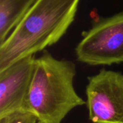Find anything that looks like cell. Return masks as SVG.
<instances>
[{"mask_svg": "<svg viewBox=\"0 0 123 123\" xmlns=\"http://www.w3.org/2000/svg\"><path fill=\"white\" fill-rule=\"evenodd\" d=\"M35 59V56L26 57L0 72V118L26 111Z\"/></svg>", "mask_w": 123, "mask_h": 123, "instance_id": "obj_5", "label": "cell"}, {"mask_svg": "<svg viewBox=\"0 0 123 123\" xmlns=\"http://www.w3.org/2000/svg\"><path fill=\"white\" fill-rule=\"evenodd\" d=\"M0 123H37V120L30 112L19 111L0 118Z\"/></svg>", "mask_w": 123, "mask_h": 123, "instance_id": "obj_7", "label": "cell"}, {"mask_svg": "<svg viewBox=\"0 0 123 123\" xmlns=\"http://www.w3.org/2000/svg\"><path fill=\"white\" fill-rule=\"evenodd\" d=\"M86 104L92 123H123V73L102 69L88 78Z\"/></svg>", "mask_w": 123, "mask_h": 123, "instance_id": "obj_4", "label": "cell"}, {"mask_svg": "<svg viewBox=\"0 0 123 123\" xmlns=\"http://www.w3.org/2000/svg\"><path fill=\"white\" fill-rule=\"evenodd\" d=\"M77 60L92 66L123 62V11L99 20L75 49Z\"/></svg>", "mask_w": 123, "mask_h": 123, "instance_id": "obj_3", "label": "cell"}, {"mask_svg": "<svg viewBox=\"0 0 123 123\" xmlns=\"http://www.w3.org/2000/svg\"><path fill=\"white\" fill-rule=\"evenodd\" d=\"M76 74L72 61L56 59L47 51L36 58L25 109L37 123H61L71 110L86 104L75 90Z\"/></svg>", "mask_w": 123, "mask_h": 123, "instance_id": "obj_2", "label": "cell"}, {"mask_svg": "<svg viewBox=\"0 0 123 123\" xmlns=\"http://www.w3.org/2000/svg\"><path fill=\"white\" fill-rule=\"evenodd\" d=\"M37 0H0V44L20 22Z\"/></svg>", "mask_w": 123, "mask_h": 123, "instance_id": "obj_6", "label": "cell"}, {"mask_svg": "<svg viewBox=\"0 0 123 123\" xmlns=\"http://www.w3.org/2000/svg\"><path fill=\"white\" fill-rule=\"evenodd\" d=\"M80 0H37L0 44V72L57 43L74 22Z\"/></svg>", "mask_w": 123, "mask_h": 123, "instance_id": "obj_1", "label": "cell"}]
</instances>
